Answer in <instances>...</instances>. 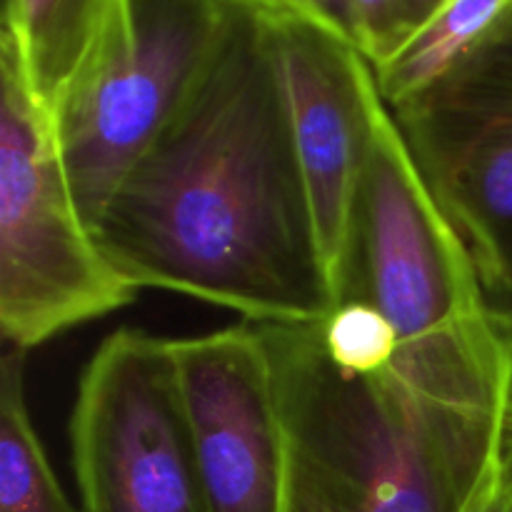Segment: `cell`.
<instances>
[{"instance_id": "1", "label": "cell", "mask_w": 512, "mask_h": 512, "mask_svg": "<svg viewBox=\"0 0 512 512\" xmlns=\"http://www.w3.org/2000/svg\"><path fill=\"white\" fill-rule=\"evenodd\" d=\"M93 233L138 290L188 295L248 323H318L333 313L258 3L233 0L203 83L125 175Z\"/></svg>"}, {"instance_id": "2", "label": "cell", "mask_w": 512, "mask_h": 512, "mask_svg": "<svg viewBox=\"0 0 512 512\" xmlns=\"http://www.w3.org/2000/svg\"><path fill=\"white\" fill-rule=\"evenodd\" d=\"M318 323H258L288 450L283 512L478 510L503 475L512 403L430 398L393 363L348 368Z\"/></svg>"}, {"instance_id": "3", "label": "cell", "mask_w": 512, "mask_h": 512, "mask_svg": "<svg viewBox=\"0 0 512 512\" xmlns=\"http://www.w3.org/2000/svg\"><path fill=\"white\" fill-rule=\"evenodd\" d=\"M488 295L378 90L338 303L373 305L395 330L398 353L498 350L512 343V320Z\"/></svg>"}, {"instance_id": "4", "label": "cell", "mask_w": 512, "mask_h": 512, "mask_svg": "<svg viewBox=\"0 0 512 512\" xmlns=\"http://www.w3.org/2000/svg\"><path fill=\"white\" fill-rule=\"evenodd\" d=\"M0 330L18 350L105 318L138 288L100 248L70 185L50 108L0 30Z\"/></svg>"}, {"instance_id": "5", "label": "cell", "mask_w": 512, "mask_h": 512, "mask_svg": "<svg viewBox=\"0 0 512 512\" xmlns=\"http://www.w3.org/2000/svg\"><path fill=\"white\" fill-rule=\"evenodd\" d=\"M233 0H115L53 105L70 185L90 228L213 65Z\"/></svg>"}, {"instance_id": "6", "label": "cell", "mask_w": 512, "mask_h": 512, "mask_svg": "<svg viewBox=\"0 0 512 512\" xmlns=\"http://www.w3.org/2000/svg\"><path fill=\"white\" fill-rule=\"evenodd\" d=\"M68 438L83 512H208L170 340L110 333L80 373Z\"/></svg>"}, {"instance_id": "7", "label": "cell", "mask_w": 512, "mask_h": 512, "mask_svg": "<svg viewBox=\"0 0 512 512\" xmlns=\"http://www.w3.org/2000/svg\"><path fill=\"white\" fill-rule=\"evenodd\" d=\"M398 128L495 298H512V15Z\"/></svg>"}, {"instance_id": "8", "label": "cell", "mask_w": 512, "mask_h": 512, "mask_svg": "<svg viewBox=\"0 0 512 512\" xmlns=\"http://www.w3.org/2000/svg\"><path fill=\"white\" fill-rule=\"evenodd\" d=\"M258 8L285 90L293 148L338 305L368 160L370 108L378 93L373 65L355 40L328 20L298 10Z\"/></svg>"}, {"instance_id": "9", "label": "cell", "mask_w": 512, "mask_h": 512, "mask_svg": "<svg viewBox=\"0 0 512 512\" xmlns=\"http://www.w3.org/2000/svg\"><path fill=\"white\" fill-rule=\"evenodd\" d=\"M208 512H283L285 428L258 323L170 340Z\"/></svg>"}, {"instance_id": "10", "label": "cell", "mask_w": 512, "mask_h": 512, "mask_svg": "<svg viewBox=\"0 0 512 512\" xmlns=\"http://www.w3.org/2000/svg\"><path fill=\"white\" fill-rule=\"evenodd\" d=\"M512 15V0H445L403 45L373 63L375 85L400 110L438 85Z\"/></svg>"}, {"instance_id": "11", "label": "cell", "mask_w": 512, "mask_h": 512, "mask_svg": "<svg viewBox=\"0 0 512 512\" xmlns=\"http://www.w3.org/2000/svg\"><path fill=\"white\" fill-rule=\"evenodd\" d=\"M113 5L115 0H3V28L18 43L30 83L50 110L88 58Z\"/></svg>"}, {"instance_id": "12", "label": "cell", "mask_w": 512, "mask_h": 512, "mask_svg": "<svg viewBox=\"0 0 512 512\" xmlns=\"http://www.w3.org/2000/svg\"><path fill=\"white\" fill-rule=\"evenodd\" d=\"M0 512H83L60 488L25 393V350L0 365Z\"/></svg>"}, {"instance_id": "13", "label": "cell", "mask_w": 512, "mask_h": 512, "mask_svg": "<svg viewBox=\"0 0 512 512\" xmlns=\"http://www.w3.org/2000/svg\"><path fill=\"white\" fill-rule=\"evenodd\" d=\"M318 325L328 353L353 370L388 368L398 353L395 330L363 300H343Z\"/></svg>"}, {"instance_id": "14", "label": "cell", "mask_w": 512, "mask_h": 512, "mask_svg": "<svg viewBox=\"0 0 512 512\" xmlns=\"http://www.w3.org/2000/svg\"><path fill=\"white\" fill-rule=\"evenodd\" d=\"M445 0H345L350 35L370 65L403 45Z\"/></svg>"}, {"instance_id": "15", "label": "cell", "mask_w": 512, "mask_h": 512, "mask_svg": "<svg viewBox=\"0 0 512 512\" xmlns=\"http://www.w3.org/2000/svg\"><path fill=\"white\" fill-rule=\"evenodd\" d=\"M253 3L265 5V8H285V10H298V13L315 15V18L338 25V28H343L345 33L350 35L345 0H253ZM350 38H353V35H350Z\"/></svg>"}, {"instance_id": "16", "label": "cell", "mask_w": 512, "mask_h": 512, "mask_svg": "<svg viewBox=\"0 0 512 512\" xmlns=\"http://www.w3.org/2000/svg\"><path fill=\"white\" fill-rule=\"evenodd\" d=\"M475 512H512V475L508 468V450H505V465L498 485L490 490L488 498L478 505Z\"/></svg>"}, {"instance_id": "17", "label": "cell", "mask_w": 512, "mask_h": 512, "mask_svg": "<svg viewBox=\"0 0 512 512\" xmlns=\"http://www.w3.org/2000/svg\"><path fill=\"white\" fill-rule=\"evenodd\" d=\"M508 468L512 475V425H510V438H508Z\"/></svg>"}]
</instances>
